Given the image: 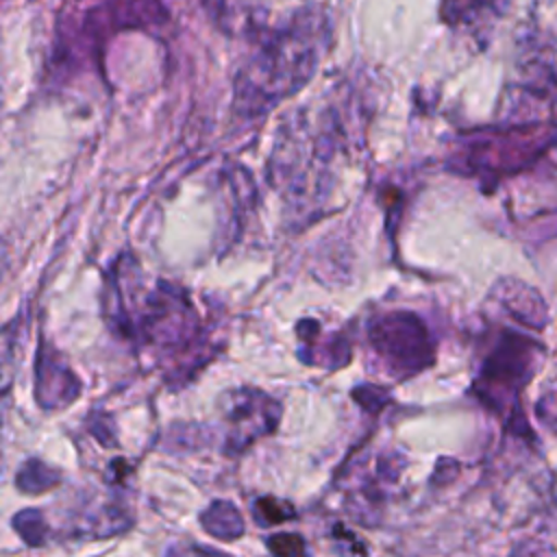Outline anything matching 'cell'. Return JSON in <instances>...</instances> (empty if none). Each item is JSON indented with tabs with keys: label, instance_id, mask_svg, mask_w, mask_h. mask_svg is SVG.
I'll list each match as a JSON object with an SVG mask.
<instances>
[{
	"label": "cell",
	"instance_id": "obj_1",
	"mask_svg": "<svg viewBox=\"0 0 557 557\" xmlns=\"http://www.w3.org/2000/svg\"><path fill=\"white\" fill-rule=\"evenodd\" d=\"M329 26L318 11H300L272 33L246 65L237 83L244 111L259 113L305 85L326 46Z\"/></svg>",
	"mask_w": 557,
	"mask_h": 557
},
{
	"label": "cell",
	"instance_id": "obj_2",
	"mask_svg": "<svg viewBox=\"0 0 557 557\" xmlns=\"http://www.w3.org/2000/svg\"><path fill=\"white\" fill-rule=\"evenodd\" d=\"M544 361V344L516 331H500L494 348L485 357L479 379L474 383L476 394L487 403L505 422L524 435L531 433L520 409V392L533 379Z\"/></svg>",
	"mask_w": 557,
	"mask_h": 557
},
{
	"label": "cell",
	"instance_id": "obj_3",
	"mask_svg": "<svg viewBox=\"0 0 557 557\" xmlns=\"http://www.w3.org/2000/svg\"><path fill=\"white\" fill-rule=\"evenodd\" d=\"M557 144L550 122H533L474 135L463 152L466 170L498 181L500 176L529 168Z\"/></svg>",
	"mask_w": 557,
	"mask_h": 557
},
{
	"label": "cell",
	"instance_id": "obj_4",
	"mask_svg": "<svg viewBox=\"0 0 557 557\" xmlns=\"http://www.w3.org/2000/svg\"><path fill=\"white\" fill-rule=\"evenodd\" d=\"M370 342L396 374H413L433 361L426 326L413 313H387L372 322Z\"/></svg>",
	"mask_w": 557,
	"mask_h": 557
},
{
	"label": "cell",
	"instance_id": "obj_5",
	"mask_svg": "<svg viewBox=\"0 0 557 557\" xmlns=\"http://www.w3.org/2000/svg\"><path fill=\"white\" fill-rule=\"evenodd\" d=\"M276 416H278V407L272 403V398L263 396L261 392L239 389L231 394L224 409V418L231 424V431H228L231 446L244 448L261 433L272 431Z\"/></svg>",
	"mask_w": 557,
	"mask_h": 557
},
{
	"label": "cell",
	"instance_id": "obj_6",
	"mask_svg": "<svg viewBox=\"0 0 557 557\" xmlns=\"http://www.w3.org/2000/svg\"><path fill=\"white\" fill-rule=\"evenodd\" d=\"M498 300L503 302V307L516 315L522 324L533 326V329H544L546 320H548V309L542 300V296L531 289L529 285L520 283V281H507L498 285Z\"/></svg>",
	"mask_w": 557,
	"mask_h": 557
},
{
	"label": "cell",
	"instance_id": "obj_7",
	"mask_svg": "<svg viewBox=\"0 0 557 557\" xmlns=\"http://www.w3.org/2000/svg\"><path fill=\"white\" fill-rule=\"evenodd\" d=\"M496 9V0H444L442 17L453 24H472Z\"/></svg>",
	"mask_w": 557,
	"mask_h": 557
},
{
	"label": "cell",
	"instance_id": "obj_8",
	"mask_svg": "<svg viewBox=\"0 0 557 557\" xmlns=\"http://www.w3.org/2000/svg\"><path fill=\"white\" fill-rule=\"evenodd\" d=\"M255 513L259 516V520H263V524H276V522H283V520H287V518L294 516L292 507H289L287 503L276 500V498L257 500Z\"/></svg>",
	"mask_w": 557,
	"mask_h": 557
},
{
	"label": "cell",
	"instance_id": "obj_9",
	"mask_svg": "<svg viewBox=\"0 0 557 557\" xmlns=\"http://www.w3.org/2000/svg\"><path fill=\"white\" fill-rule=\"evenodd\" d=\"M537 420L557 433V385L542 394V398L535 405Z\"/></svg>",
	"mask_w": 557,
	"mask_h": 557
},
{
	"label": "cell",
	"instance_id": "obj_10",
	"mask_svg": "<svg viewBox=\"0 0 557 557\" xmlns=\"http://www.w3.org/2000/svg\"><path fill=\"white\" fill-rule=\"evenodd\" d=\"M268 548L272 553H278V555H296V553H305V544L298 535L294 533H281V535H272L268 540Z\"/></svg>",
	"mask_w": 557,
	"mask_h": 557
}]
</instances>
